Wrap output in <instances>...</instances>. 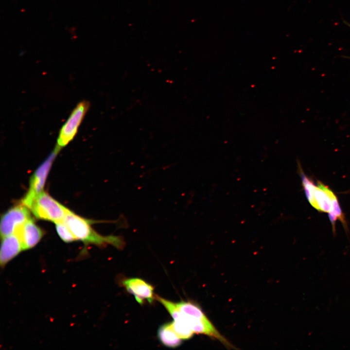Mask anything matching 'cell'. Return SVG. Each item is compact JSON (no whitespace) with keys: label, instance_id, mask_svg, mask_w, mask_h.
I'll return each instance as SVG.
<instances>
[{"label":"cell","instance_id":"8fae6325","mask_svg":"<svg viewBox=\"0 0 350 350\" xmlns=\"http://www.w3.org/2000/svg\"><path fill=\"white\" fill-rule=\"evenodd\" d=\"M171 323L174 331L181 339L188 340L193 336L194 333L186 322L183 314L180 318L174 320Z\"/></svg>","mask_w":350,"mask_h":350},{"label":"cell","instance_id":"30bf717a","mask_svg":"<svg viewBox=\"0 0 350 350\" xmlns=\"http://www.w3.org/2000/svg\"><path fill=\"white\" fill-rule=\"evenodd\" d=\"M158 336L160 342L165 346L175 348L181 344V339L174 331L171 322L161 325L158 331Z\"/></svg>","mask_w":350,"mask_h":350},{"label":"cell","instance_id":"9c48e42d","mask_svg":"<svg viewBox=\"0 0 350 350\" xmlns=\"http://www.w3.org/2000/svg\"><path fill=\"white\" fill-rule=\"evenodd\" d=\"M333 192L320 181H318L314 191L315 209L318 210L329 213L333 209Z\"/></svg>","mask_w":350,"mask_h":350},{"label":"cell","instance_id":"7c38bea8","mask_svg":"<svg viewBox=\"0 0 350 350\" xmlns=\"http://www.w3.org/2000/svg\"><path fill=\"white\" fill-rule=\"evenodd\" d=\"M55 225L57 233L63 241L70 243L76 240L64 221L55 223Z\"/></svg>","mask_w":350,"mask_h":350},{"label":"cell","instance_id":"ba28073f","mask_svg":"<svg viewBox=\"0 0 350 350\" xmlns=\"http://www.w3.org/2000/svg\"><path fill=\"white\" fill-rule=\"evenodd\" d=\"M15 233L19 237L24 250L35 246L43 235L42 230L31 218L20 227Z\"/></svg>","mask_w":350,"mask_h":350},{"label":"cell","instance_id":"6da1fadb","mask_svg":"<svg viewBox=\"0 0 350 350\" xmlns=\"http://www.w3.org/2000/svg\"><path fill=\"white\" fill-rule=\"evenodd\" d=\"M64 222L76 240L82 241L86 245L93 244L99 246H105L110 244L118 248L123 246V242L120 237L100 235L91 228L89 222L70 210L66 216Z\"/></svg>","mask_w":350,"mask_h":350},{"label":"cell","instance_id":"52a82bcc","mask_svg":"<svg viewBox=\"0 0 350 350\" xmlns=\"http://www.w3.org/2000/svg\"><path fill=\"white\" fill-rule=\"evenodd\" d=\"M2 238L0 251V264L2 268L24 249L21 240L17 233Z\"/></svg>","mask_w":350,"mask_h":350},{"label":"cell","instance_id":"3957f363","mask_svg":"<svg viewBox=\"0 0 350 350\" xmlns=\"http://www.w3.org/2000/svg\"><path fill=\"white\" fill-rule=\"evenodd\" d=\"M60 150L55 146L49 156L32 176L28 191L22 200V204L29 209L35 198L42 192L52 163Z\"/></svg>","mask_w":350,"mask_h":350},{"label":"cell","instance_id":"5b68a950","mask_svg":"<svg viewBox=\"0 0 350 350\" xmlns=\"http://www.w3.org/2000/svg\"><path fill=\"white\" fill-rule=\"evenodd\" d=\"M28 208L22 204L11 208L3 214L0 226L1 237L15 233L20 227L31 218Z\"/></svg>","mask_w":350,"mask_h":350},{"label":"cell","instance_id":"277c9868","mask_svg":"<svg viewBox=\"0 0 350 350\" xmlns=\"http://www.w3.org/2000/svg\"><path fill=\"white\" fill-rule=\"evenodd\" d=\"M89 107V103L86 101L77 104L60 130L56 146L61 149L74 139Z\"/></svg>","mask_w":350,"mask_h":350},{"label":"cell","instance_id":"7a4b0ae2","mask_svg":"<svg viewBox=\"0 0 350 350\" xmlns=\"http://www.w3.org/2000/svg\"><path fill=\"white\" fill-rule=\"evenodd\" d=\"M29 209L37 218L55 223L64 221L70 211L43 191L35 198Z\"/></svg>","mask_w":350,"mask_h":350},{"label":"cell","instance_id":"8992f818","mask_svg":"<svg viewBox=\"0 0 350 350\" xmlns=\"http://www.w3.org/2000/svg\"><path fill=\"white\" fill-rule=\"evenodd\" d=\"M122 284L140 304H143L145 300L151 303L154 299V287L142 279H127L122 281Z\"/></svg>","mask_w":350,"mask_h":350}]
</instances>
